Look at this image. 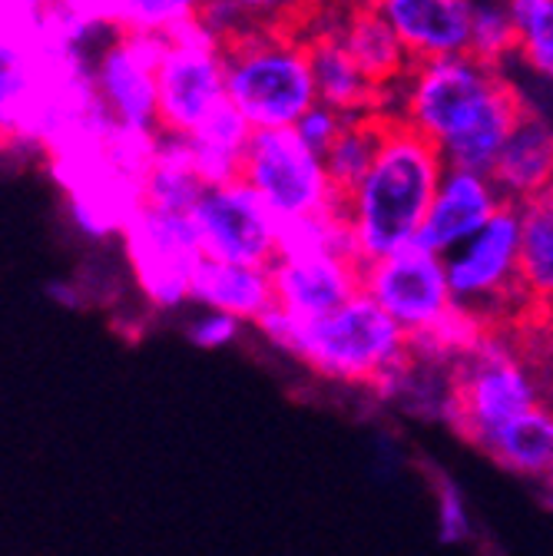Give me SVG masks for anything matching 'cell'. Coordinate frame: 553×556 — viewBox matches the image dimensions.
Returning a JSON list of instances; mask_svg holds the SVG:
<instances>
[{
    "instance_id": "cell-33",
    "label": "cell",
    "mask_w": 553,
    "mask_h": 556,
    "mask_svg": "<svg viewBox=\"0 0 553 556\" xmlns=\"http://www.w3.org/2000/svg\"><path fill=\"white\" fill-rule=\"evenodd\" d=\"M50 4L66 8V11H74V14H80V17H87V21L106 27V30H113V27H110L113 0H50Z\"/></svg>"
},
{
    "instance_id": "cell-13",
    "label": "cell",
    "mask_w": 553,
    "mask_h": 556,
    "mask_svg": "<svg viewBox=\"0 0 553 556\" xmlns=\"http://www.w3.org/2000/svg\"><path fill=\"white\" fill-rule=\"evenodd\" d=\"M315 27L331 30L381 93H391L394 84L407 80L414 63L372 0H325Z\"/></svg>"
},
{
    "instance_id": "cell-9",
    "label": "cell",
    "mask_w": 553,
    "mask_h": 556,
    "mask_svg": "<svg viewBox=\"0 0 553 556\" xmlns=\"http://www.w3.org/2000/svg\"><path fill=\"white\" fill-rule=\"evenodd\" d=\"M123 249L136 289L156 308H176L189 299L192 275L205 258L189 216L160 213L150 205H143L126 226Z\"/></svg>"
},
{
    "instance_id": "cell-17",
    "label": "cell",
    "mask_w": 553,
    "mask_h": 556,
    "mask_svg": "<svg viewBox=\"0 0 553 556\" xmlns=\"http://www.w3.org/2000/svg\"><path fill=\"white\" fill-rule=\"evenodd\" d=\"M488 179L504 202L524 205L553 186V129L527 110L504 143Z\"/></svg>"
},
{
    "instance_id": "cell-26",
    "label": "cell",
    "mask_w": 553,
    "mask_h": 556,
    "mask_svg": "<svg viewBox=\"0 0 553 556\" xmlns=\"http://www.w3.org/2000/svg\"><path fill=\"white\" fill-rule=\"evenodd\" d=\"M216 4L232 11L246 27L302 40L315 27L325 0H216Z\"/></svg>"
},
{
    "instance_id": "cell-32",
    "label": "cell",
    "mask_w": 553,
    "mask_h": 556,
    "mask_svg": "<svg viewBox=\"0 0 553 556\" xmlns=\"http://www.w3.org/2000/svg\"><path fill=\"white\" fill-rule=\"evenodd\" d=\"M236 334H239V318L223 312H210L189 325V341L196 348H226Z\"/></svg>"
},
{
    "instance_id": "cell-24",
    "label": "cell",
    "mask_w": 553,
    "mask_h": 556,
    "mask_svg": "<svg viewBox=\"0 0 553 556\" xmlns=\"http://www.w3.org/2000/svg\"><path fill=\"white\" fill-rule=\"evenodd\" d=\"M43 87L27 66H0V153H40Z\"/></svg>"
},
{
    "instance_id": "cell-1",
    "label": "cell",
    "mask_w": 553,
    "mask_h": 556,
    "mask_svg": "<svg viewBox=\"0 0 553 556\" xmlns=\"http://www.w3.org/2000/svg\"><path fill=\"white\" fill-rule=\"evenodd\" d=\"M401 116L441 150L448 169L488 176L520 116L530 110L501 70L474 56L414 63L401 84Z\"/></svg>"
},
{
    "instance_id": "cell-23",
    "label": "cell",
    "mask_w": 553,
    "mask_h": 556,
    "mask_svg": "<svg viewBox=\"0 0 553 556\" xmlns=\"http://www.w3.org/2000/svg\"><path fill=\"white\" fill-rule=\"evenodd\" d=\"M520 286L533 308L553 315V186L520 205Z\"/></svg>"
},
{
    "instance_id": "cell-14",
    "label": "cell",
    "mask_w": 553,
    "mask_h": 556,
    "mask_svg": "<svg viewBox=\"0 0 553 556\" xmlns=\"http://www.w3.org/2000/svg\"><path fill=\"white\" fill-rule=\"evenodd\" d=\"M404 43L411 63L464 56L470 50V0H372Z\"/></svg>"
},
{
    "instance_id": "cell-7",
    "label": "cell",
    "mask_w": 553,
    "mask_h": 556,
    "mask_svg": "<svg viewBox=\"0 0 553 556\" xmlns=\"http://www.w3.org/2000/svg\"><path fill=\"white\" fill-rule=\"evenodd\" d=\"M160 132L189 136L226 103V60L199 21L166 37L160 60Z\"/></svg>"
},
{
    "instance_id": "cell-30",
    "label": "cell",
    "mask_w": 553,
    "mask_h": 556,
    "mask_svg": "<svg viewBox=\"0 0 553 556\" xmlns=\"http://www.w3.org/2000/svg\"><path fill=\"white\" fill-rule=\"evenodd\" d=\"M344 119H349V116H341L338 110H331V106H325V103H315V106L299 119L296 132L302 136V143H305L312 153L325 156V153L331 150V143L338 139Z\"/></svg>"
},
{
    "instance_id": "cell-35",
    "label": "cell",
    "mask_w": 553,
    "mask_h": 556,
    "mask_svg": "<svg viewBox=\"0 0 553 556\" xmlns=\"http://www.w3.org/2000/svg\"><path fill=\"white\" fill-rule=\"evenodd\" d=\"M14 4H24V8H30V11H43L50 0H14Z\"/></svg>"
},
{
    "instance_id": "cell-11",
    "label": "cell",
    "mask_w": 553,
    "mask_h": 556,
    "mask_svg": "<svg viewBox=\"0 0 553 556\" xmlns=\"http://www.w3.org/2000/svg\"><path fill=\"white\" fill-rule=\"evenodd\" d=\"M166 53L163 37L113 34L93 53V84L120 126L160 132V60Z\"/></svg>"
},
{
    "instance_id": "cell-4",
    "label": "cell",
    "mask_w": 553,
    "mask_h": 556,
    "mask_svg": "<svg viewBox=\"0 0 553 556\" xmlns=\"http://www.w3.org/2000/svg\"><path fill=\"white\" fill-rule=\"evenodd\" d=\"M226 100L252 129H296L318 103L305 40L246 27L223 43Z\"/></svg>"
},
{
    "instance_id": "cell-29",
    "label": "cell",
    "mask_w": 553,
    "mask_h": 556,
    "mask_svg": "<svg viewBox=\"0 0 553 556\" xmlns=\"http://www.w3.org/2000/svg\"><path fill=\"white\" fill-rule=\"evenodd\" d=\"M504 338L511 341L517 358L530 371V378L537 384V394H540V404L553 410V321L524 325V328L504 331Z\"/></svg>"
},
{
    "instance_id": "cell-3",
    "label": "cell",
    "mask_w": 553,
    "mask_h": 556,
    "mask_svg": "<svg viewBox=\"0 0 553 556\" xmlns=\"http://www.w3.org/2000/svg\"><path fill=\"white\" fill-rule=\"evenodd\" d=\"M444 173L448 163L441 150L394 116L381 156L362 186L341 202V219L352 232L362 265L418 242Z\"/></svg>"
},
{
    "instance_id": "cell-12",
    "label": "cell",
    "mask_w": 553,
    "mask_h": 556,
    "mask_svg": "<svg viewBox=\"0 0 553 556\" xmlns=\"http://www.w3.org/2000/svg\"><path fill=\"white\" fill-rule=\"evenodd\" d=\"M362 262L341 252L279 255L268 268L275 305L292 318H318L362 295Z\"/></svg>"
},
{
    "instance_id": "cell-16",
    "label": "cell",
    "mask_w": 553,
    "mask_h": 556,
    "mask_svg": "<svg viewBox=\"0 0 553 556\" xmlns=\"http://www.w3.org/2000/svg\"><path fill=\"white\" fill-rule=\"evenodd\" d=\"M312 77L318 90V103L338 110L341 116H362V113H381L388 110V93H381L352 60V53L344 50V43L325 30L312 27L305 37Z\"/></svg>"
},
{
    "instance_id": "cell-5",
    "label": "cell",
    "mask_w": 553,
    "mask_h": 556,
    "mask_svg": "<svg viewBox=\"0 0 553 556\" xmlns=\"http://www.w3.org/2000/svg\"><path fill=\"white\" fill-rule=\"evenodd\" d=\"M533 404H540L537 384L504 334L488 331L470 352L448 365L441 414L451 431L477 451Z\"/></svg>"
},
{
    "instance_id": "cell-28",
    "label": "cell",
    "mask_w": 553,
    "mask_h": 556,
    "mask_svg": "<svg viewBox=\"0 0 553 556\" xmlns=\"http://www.w3.org/2000/svg\"><path fill=\"white\" fill-rule=\"evenodd\" d=\"M517 50V27L511 11L504 8V0H480L474 4V27H470V50L477 63L501 70L504 56Z\"/></svg>"
},
{
    "instance_id": "cell-2",
    "label": "cell",
    "mask_w": 553,
    "mask_h": 556,
    "mask_svg": "<svg viewBox=\"0 0 553 556\" xmlns=\"http://www.w3.org/2000/svg\"><path fill=\"white\" fill-rule=\"evenodd\" d=\"M259 331L312 371L381 394H398L414 365L407 331L365 292L318 318H292L275 305L259 321Z\"/></svg>"
},
{
    "instance_id": "cell-10",
    "label": "cell",
    "mask_w": 553,
    "mask_h": 556,
    "mask_svg": "<svg viewBox=\"0 0 553 556\" xmlns=\"http://www.w3.org/2000/svg\"><path fill=\"white\" fill-rule=\"evenodd\" d=\"M362 292L407 334L435 328L457 302L451 295L448 265L425 245H407L362 268Z\"/></svg>"
},
{
    "instance_id": "cell-8",
    "label": "cell",
    "mask_w": 553,
    "mask_h": 556,
    "mask_svg": "<svg viewBox=\"0 0 553 556\" xmlns=\"http://www.w3.org/2000/svg\"><path fill=\"white\" fill-rule=\"evenodd\" d=\"M189 219L205 258L252 268H272L279 258L282 223L242 179L205 189Z\"/></svg>"
},
{
    "instance_id": "cell-21",
    "label": "cell",
    "mask_w": 553,
    "mask_h": 556,
    "mask_svg": "<svg viewBox=\"0 0 553 556\" xmlns=\"http://www.w3.org/2000/svg\"><path fill=\"white\" fill-rule=\"evenodd\" d=\"M483 454L511 473L546 480L553 473V410L533 404L530 410L517 414L483 444Z\"/></svg>"
},
{
    "instance_id": "cell-20",
    "label": "cell",
    "mask_w": 553,
    "mask_h": 556,
    "mask_svg": "<svg viewBox=\"0 0 553 556\" xmlns=\"http://www.w3.org/2000/svg\"><path fill=\"white\" fill-rule=\"evenodd\" d=\"M252 126L242 119V113L226 100L210 119H205L196 132H189V147L196 160V173L205 186H223L236 182L242 173V160L252 139Z\"/></svg>"
},
{
    "instance_id": "cell-36",
    "label": "cell",
    "mask_w": 553,
    "mask_h": 556,
    "mask_svg": "<svg viewBox=\"0 0 553 556\" xmlns=\"http://www.w3.org/2000/svg\"><path fill=\"white\" fill-rule=\"evenodd\" d=\"M546 486H550V494H553V473L546 477Z\"/></svg>"
},
{
    "instance_id": "cell-34",
    "label": "cell",
    "mask_w": 553,
    "mask_h": 556,
    "mask_svg": "<svg viewBox=\"0 0 553 556\" xmlns=\"http://www.w3.org/2000/svg\"><path fill=\"white\" fill-rule=\"evenodd\" d=\"M47 295L60 305V308H80L84 305V292L77 282H50Z\"/></svg>"
},
{
    "instance_id": "cell-18",
    "label": "cell",
    "mask_w": 553,
    "mask_h": 556,
    "mask_svg": "<svg viewBox=\"0 0 553 556\" xmlns=\"http://www.w3.org/2000/svg\"><path fill=\"white\" fill-rule=\"evenodd\" d=\"M189 299L205 305L210 312H223V315H232L239 321H255V325L275 308L268 268L213 262V258L199 262Z\"/></svg>"
},
{
    "instance_id": "cell-19",
    "label": "cell",
    "mask_w": 553,
    "mask_h": 556,
    "mask_svg": "<svg viewBox=\"0 0 553 556\" xmlns=\"http://www.w3.org/2000/svg\"><path fill=\"white\" fill-rule=\"evenodd\" d=\"M391 126H394L391 110L349 116L341 126V132H338V139L331 143V150L322 156L328 182H331L335 199H338V213H341V202L362 186V179L368 176V169L381 156Z\"/></svg>"
},
{
    "instance_id": "cell-15",
    "label": "cell",
    "mask_w": 553,
    "mask_h": 556,
    "mask_svg": "<svg viewBox=\"0 0 553 556\" xmlns=\"http://www.w3.org/2000/svg\"><path fill=\"white\" fill-rule=\"evenodd\" d=\"M504 199L498 195L494 182L480 173L448 169L441 189L431 202V213L418 232V245L441 255L461 242H470L483 226H488Z\"/></svg>"
},
{
    "instance_id": "cell-25",
    "label": "cell",
    "mask_w": 553,
    "mask_h": 556,
    "mask_svg": "<svg viewBox=\"0 0 553 556\" xmlns=\"http://www.w3.org/2000/svg\"><path fill=\"white\" fill-rule=\"evenodd\" d=\"M205 0H113L110 27L113 34L173 37L199 21Z\"/></svg>"
},
{
    "instance_id": "cell-6",
    "label": "cell",
    "mask_w": 553,
    "mask_h": 556,
    "mask_svg": "<svg viewBox=\"0 0 553 556\" xmlns=\"http://www.w3.org/2000/svg\"><path fill=\"white\" fill-rule=\"evenodd\" d=\"M239 179L262 195L279 223L338 213L322 156L302 143L296 129H255Z\"/></svg>"
},
{
    "instance_id": "cell-22",
    "label": "cell",
    "mask_w": 553,
    "mask_h": 556,
    "mask_svg": "<svg viewBox=\"0 0 553 556\" xmlns=\"http://www.w3.org/2000/svg\"><path fill=\"white\" fill-rule=\"evenodd\" d=\"M205 189H210V186H205L199 179V173H196L189 139L160 132L156 160H153V166H150V173L143 179V202L150 208H160V213L189 216Z\"/></svg>"
},
{
    "instance_id": "cell-27",
    "label": "cell",
    "mask_w": 553,
    "mask_h": 556,
    "mask_svg": "<svg viewBox=\"0 0 553 556\" xmlns=\"http://www.w3.org/2000/svg\"><path fill=\"white\" fill-rule=\"evenodd\" d=\"M517 27V53L540 77L553 80V0H504Z\"/></svg>"
},
{
    "instance_id": "cell-31",
    "label": "cell",
    "mask_w": 553,
    "mask_h": 556,
    "mask_svg": "<svg viewBox=\"0 0 553 556\" xmlns=\"http://www.w3.org/2000/svg\"><path fill=\"white\" fill-rule=\"evenodd\" d=\"M438 514H441V540L444 543H461L470 533V520L464 510V501L451 480L438 483Z\"/></svg>"
}]
</instances>
